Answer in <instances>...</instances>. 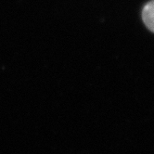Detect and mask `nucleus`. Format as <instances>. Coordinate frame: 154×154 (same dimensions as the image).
<instances>
[{
    "mask_svg": "<svg viewBox=\"0 0 154 154\" xmlns=\"http://www.w3.org/2000/svg\"><path fill=\"white\" fill-rule=\"evenodd\" d=\"M154 0L149 1L144 7H143L142 12H141V18L146 27L150 31L154 32Z\"/></svg>",
    "mask_w": 154,
    "mask_h": 154,
    "instance_id": "1",
    "label": "nucleus"
}]
</instances>
